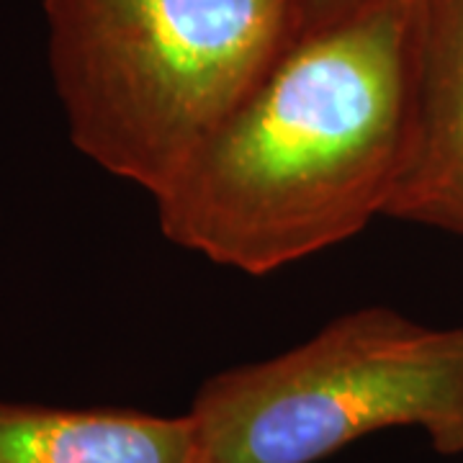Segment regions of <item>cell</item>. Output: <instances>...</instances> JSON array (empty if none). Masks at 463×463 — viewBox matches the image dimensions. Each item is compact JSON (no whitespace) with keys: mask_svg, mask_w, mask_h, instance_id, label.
Segmentation results:
<instances>
[{"mask_svg":"<svg viewBox=\"0 0 463 463\" xmlns=\"http://www.w3.org/2000/svg\"><path fill=\"white\" fill-rule=\"evenodd\" d=\"M185 417L194 463H317L389 428H417L438 453L461 456L463 327L364 307L203 381Z\"/></svg>","mask_w":463,"mask_h":463,"instance_id":"cell-3","label":"cell"},{"mask_svg":"<svg viewBox=\"0 0 463 463\" xmlns=\"http://www.w3.org/2000/svg\"><path fill=\"white\" fill-rule=\"evenodd\" d=\"M417 3L297 36L155 199L165 240L265 276L386 216L412 127Z\"/></svg>","mask_w":463,"mask_h":463,"instance_id":"cell-1","label":"cell"},{"mask_svg":"<svg viewBox=\"0 0 463 463\" xmlns=\"http://www.w3.org/2000/svg\"><path fill=\"white\" fill-rule=\"evenodd\" d=\"M386 216L463 237V0H420L407 157Z\"/></svg>","mask_w":463,"mask_h":463,"instance_id":"cell-4","label":"cell"},{"mask_svg":"<svg viewBox=\"0 0 463 463\" xmlns=\"http://www.w3.org/2000/svg\"><path fill=\"white\" fill-rule=\"evenodd\" d=\"M379 3L381 0H297L298 36L335 26V24L355 16V14H364Z\"/></svg>","mask_w":463,"mask_h":463,"instance_id":"cell-6","label":"cell"},{"mask_svg":"<svg viewBox=\"0 0 463 463\" xmlns=\"http://www.w3.org/2000/svg\"><path fill=\"white\" fill-rule=\"evenodd\" d=\"M75 149L157 199L298 36L297 0H44Z\"/></svg>","mask_w":463,"mask_h":463,"instance_id":"cell-2","label":"cell"},{"mask_svg":"<svg viewBox=\"0 0 463 463\" xmlns=\"http://www.w3.org/2000/svg\"><path fill=\"white\" fill-rule=\"evenodd\" d=\"M0 463H194L188 417L0 399Z\"/></svg>","mask_w":463,"mask_h":463,"instance_id":"cell-5","label":"cell"}]
</instances>
